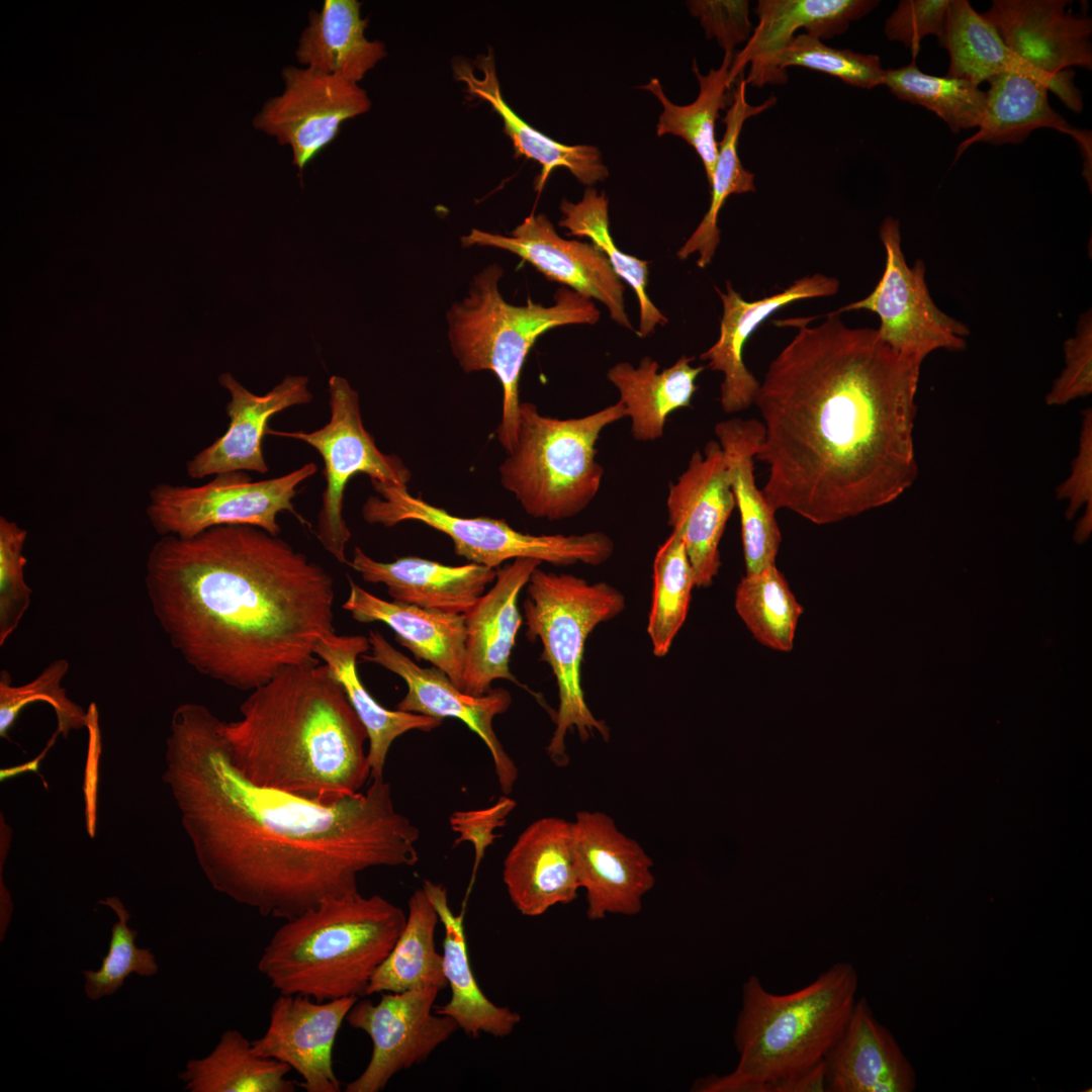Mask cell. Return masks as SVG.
Segmentation results:
<instances>
[{
    "mask_svg": "<svg viewBox=\"0 0 1092 1092\" xmlns=\"http://www.w3.org/2000/svg\"><path fill=\"white\" fill-rule=\"evenodd\" d=\"M221 723L202 704H180L163 772L213 890L288 920L358 893L363 871L418 862L419 830L383 778L332 804L259 787L233 763Z\"/></svg>",
    "mask_w": 1092,
    "mask_h": 1092,
    "instance_id": "obj_1",
    "label": "cell"
},
{
    "mask_svg": "<svg viewBox=\"0 0 1092 1092\" xmlns=\"http://www.w3.org/2000/svg\"><path fill=\"white\" fill-rule=\"evenodd\" d=\"M837 310L798 332L769 363L755 403L764 428L762 492L817 525L888 505L917 478L915 402L923 361Z\"/></svg>",
    "mask_w": 1092,
    "mask_h": 1092,
    "instance_id": "obj_2",
    "label": "cell"
},
{
    "mask_svg": "<svg viewBox=\"0 0 1092 1092\" xmlns=\"http://www.w3.org/2000/svg\"><path fill=\"white\" fill-rule=\"evenodd\" d=\"M153 614L196 672L253 691L287 666L318 660L335 633L331 574L279 536L244 524L163 536L147 558Z\"/></svg>",
    "mask_w": 1092,
    "mask_h": 1092,
    "instance_id": "obj_3",
    "label": "cell"
},
{
    "mask_svg": "<svg viewBox=\"0 0 1092 1092\" xmlns=\"http://www.w3.org/2000/svg\"><path fill=\"white\" fill-rule=\"evenodd\" d=\"M287 666L221 723L235 766L253 784L332 804L370 779L367 731L329 667Z\"/></svg>",
    "mask_w": 1092,
    "mask_h": 1092,
    "instance_id": "obj_4",
    "label": "cell"
},
{
    "mask_svg": "<svg viewBox=\"0 0 1092 1092\" xmlns=\"http://www.w3.org/2000/svg\"><path fill=\"white\" fill-rule=\"evenodd\" d=\"M858 988L848 962H838L807 986L788 993L767 991L755 975L743 983L734 1028L736 1068L709 1075L696 1092H777L778 1083L823 1061L847 1023Z\"/></svg>",
    "mask_w": 1092,
    "mask_h": 1092,
    "instance_id": "obj_5",
    "label": "cell"
},
{
    "mask_svg": "<svg viewBox=\"0 0 1092 1092\" xmlns=\"http://www.w3.org/2000/svg\"><path fill=\"white\" fill-rule=\"evenodd\" d=\"M406 920L380 895L330 898L286 920L259 958V973L279 992L315 1001L366 995Z\"/></svg>",
    "mask_w": 1092,
    "mask_h": 1092,
    "instance_id": "obj_6",
    "label": "cell"
},
{
    "mask_svg": "<svg viewBox=\"0 0 1092 1092\" xmlns=\"http://www.w3.org/2000/svg\"><path fill=\"white\" fill-rule=\"evenodd\" d=\"M503 274L496 263L476 273L467 295L450 306L446 320L450 347L462 370L490 371L500 384L503 404L496 434L508 454L519 427L521 372L537 339L557 327L594 325L600 310L592 299L565 286L557 289L550 306L531 298L524 305L509 303L498 289Z\"/></svg>",
    "mask_w": 1092,
    "mask_h": 1092,
    "instance_id": "obj_7",
    "label": "cell"
},
{
    "mask_svg": "<svg viewBox=\"0 0 1092 1092\" xmlns=\"http://www.w3.org/2000/svg\"><path fill=\"white\" fill-rule=\"evenodd\" d=\"M625 606L624 595L604 581L589 583L572 574L538 567L527 583L523 603L526 635L531 641L540 640V659L551 667L557 684L558 709L547 754L558 766L568 763L565 738L571 729H576L582 741L596 732L605 741L610 738L608 725L593 714L585 702L581 663L593 630L617 617Z\"/></svg>",
    "mask_w": 1092,
    "mask_h": 1092,
    "instance_id": "obj_8",
    "label": "cell"
},
{
    "mask_svg": "<svg viewBox=\"0 0 1092 1092\" xmlns=\"http://www.w3.org/2000/svg\"><path fill=\"white\" fill-rule=\"evenodd\" d=\"M626 418L618 401L580 418L557 419L520 403L515 445L498 467L502 486L536 519L572 518L598 494L604 467L596 444L610 425Z\"/></svg>",
    "mask_w": 1092,
    "mask_h": 1092,
    "instance_id": "obj_9",
    "label": "cell"
},
{
    "mask_svg": "<svg viewBox=\"0 0 1092 1092\" xmlns=\"http://www.w3.org/2000/svg\"><path fill=\"white\" fill-rule=\"evenodd\" d=\"M380 496H370L362 508L371 525L393 527L416 521L448 536L454 552L469 562L496 569L510 559L533 558L556 566L583 563L598 566L614 553V541L603 532L533 535L512 528L503 519L466 518L450 514L419 496L407 486L372 482Z\"/></svg>",
    "mask_w": 1092,
    "mask_h": 1092,
    "instance_id": "obj_10",
    "label": "cell"
},
{
    "mask_svg": "<svg viewBox=\"0 0 1092 1092\" xmlns=\"http://www.w3.org/2000/svg\"><path fill=\"white\" fill-rule=\"evenodd\" d=\"M331 418L312 432L274 431V435L304 442L324 460L326 487L316 519L315 536L326 551L338 562L348 563L346 546L351 531L343 517L344 494L349 480L359 473L371 482L407 486L410 469L393 454H384L362 421L358 392L347 379L333 375L329 379Z\"/></svg>",
    "mask_w": 1092,
    "mask_h": 1092,
    "instance_id": "obj_11",
    "label": "cell"
},
{
    "mask_svg": "<svg viewBox=\"0 0 1092 1092\" xmlns=\"http://www.w3.org/2000/svg\"><path fill=\"white\" fill-rule=\"evenodd\" d=\"M316 471L317 465L308 462L285 475L258 481L246 471H230L198 486L158 483L149 492L147 518L160 537L188 538L233 524L259 527L279 536L278 514L290 512L305 523L292 499L297 486Z\"/></svg>",
    "mask_w": 1092,
    "mask_h": 1092,
    "instance_id": "obj_12",
    "label": "cell"
},
{
    "mask_svg": "<svg viewBox=\"0 0 1092 1092\" xmlns=\"http://www.w3.org/2000/svg\"><path fill=\"white\" fill-rule=\"evenodd\" d=\"M880 238L886 250L880 281L867 297L837 311L866 309L876 313L881 321L877 329L880 338L895 351L921 361L938 349H965L969 328L936 306L926 284L923 261L907 265L899 221L886 217Z\"/></svg>",
    "mask_w": 1092,
    "mask_h": 1092,
    "instance_id": "obj_13",
    "label": "cell"
},
{
    "mask_svg": "<svg viewBox=\"0 0 1092 1092\" xmlns=\"http://www.w3.org/2000/svg\"><path fill=\"white\" fill-rule=\"evenodd\" d=\"M440 990L434 987L385 992L374 1004L357 1000L346 1021L367 1033L372 1055L364 1071L345 1086L346 1092H379L402 1070L425 1062L459 1028L435 1011Z\"/></svg>",
    "mask_w": 1092,
    "mask_h": 1092,
    "instance_id": "obj_14",
    "label": "cell"
},
{
    "mask_svg": "<svg viewBox=\"0 0 1092 1092\" xmlns=\"http://www.w3.org/2000/svg\"><path fill=\"white\" fill-rule=\"evenodd\" d=\"M284 90L268 99L253 125L289 146L299 176L340 132L343 122L367 112L371 101L358 83L295 66L282 71Z\"/></svg>",
    "mask_w": 1092,
    "mask_h": 1092,
    "instance_id": "obj_15",
    "label": "cell"
},
{
    "mask_svg": "<svg viewBox=\"0 0 1092 1092\" xmlns=\"http://www.w3.org/2000/svg\"><path fill=\"white\" fill-rule=\"evenodd\" d=\"M572 848L586 916H634L655 884L653 860L602 811H578L571 821Z\"/></svg>",
    "mask_w": 1092,
    "mask_h": 1092,
    "instance_id": "obj_16",
    "label": "cell"
},
{
    "mask_svg": "<svg viewBox=\"0 0 1092 1092\" xmlns=\"http://www.w3.org/2000/svg\"><path fill=\"white\" fill-rule=\"evenodd\" d=\"M463 248L502 249L529 263L547 280L601 301L611 318L635 332L625 309V285L606 255L593 244L561 238L543 214H531L509 236L473 229L461 237Z\"/></svg>",
    "mask_w": 1092,
    "mask_h": 1092,
    "instance_id": "obj_17",
    "label": "cell"
},
{
    "mask_svg": "<svg viewBox=\"0 0 1092 1092\" xmlns=\"http://www.w3.org/2000/svg\"><path fill=\"white\" fill-rule=\"evenodd\" d=\"M368 641L371 653H364L360 657L397 674L406 684V695L397 703L396 710L440 720L455 718L463 722L488 748L499 788L505 795H509L518 780L519 770L498 740L493 720L509 710L511 694L502 688H491L482 696L467 695L442 670L434 666L424 668L415 663L380 632L371 630Z\"/></svg>",
    "mask_w": 1092,
    "mask_h": 1092,
    "instance_id": "obj_18",
    "label": "cell"
},
{
    "mask_svg": "<svg viewBox=\"0 0 1092 1092\" xmlns=\"http://www.w3.org/2000/svg\"><path fill=\"white\" fill-rule=\"evenodd\" d=\"M735 506L722 449L709 441L669 484L666 499L668 524L685 544L696 586L711 585L718 574L719 544Z\"/></svg>",
    "mask_w": 1092,
    "mask_h": 1092,
    "instance_id": "obj_19",
    "label": "cell"
},
{
    "mask_svg": "<svg viewBox=\"0 0 1092 1092\" xmlns=\"http://www.w3.org/2000/svg\"><path fill=\"white\" fill-rule=\"evenodd\" d=\"M358 999L352 996L320 1002L303 995L280 994L271 1006L265 1033L251 1041L252 1051L295 1070L306 1092H340L333 1049Z\"/></svg>",
    "mask_w": 1092,
    "mask_h": 1092,
    "instance_id": "obj_20",
    "label": "cell"
},
{
    "mask_svg": "<svg viewBox=\"0 0 1092 1092\" xmlns=\"http://www.w3.org/2000/svg\"><path fill=\"white\" fill-rule=\"evenodd\" d=\"M839 281L821 273L795 280L790 286L755 301H746L729 281L726 292L716 288L723 304L720 335L701 360L713 371L722 372L720 403L726 414H734L755 403L760 382L744 365V345L768 316L790 303L807 298L828 297L837 293Z\"/></svg>",
    "mask_w": 1092,
    "mask_h": 1092,
    "instance_id": "obj_21",
    "label": "cell"
},
{
    "mask_svg": "<svg viewBox=\"0 0 1092 1092\" xmlns=\"http://www.w3.org/2000/svg\"><path fill=\"white\" fill-rule=\"evenodd\" d=\"M1066 0H993L981 13L1006 46L1036 70L1055 76L1092 69V20L1066 10Z\"/></svg>",
    "mask_w": 1092,
    "mask_h": 1092,
    "instance_id": "obj_22",
    "label": "cell"
},
{
    "mask_svg": "<svg viewBox=\"0 0 1092 1092\" xmlns=\"http://www.w3.org/2000/svg\"><path fill=\"white\" fill-rule=\"evenodd\" d=\"M218 382L231 395L226 404L230 425L222 436L188 460V476L201 479L230 471L267 473L262 444L268 422L285 408L312 400L308 378L287 375L264 395L252 393L228 372L219 375Z\"/></svg>",
    "mask_w": 1092,
    "mask_h": 1092,
    "instance_id": "obj_23",
    "label": "cell"
},
{
    "mask_svg": "<svg viewBox=\"0 0 1092 1092\" xmlns=\"http://www.w3.org/2000/svg\"><path fill=\"white\" fill-rule=\"evenodd\" d=\"M541 563L533 558H517L496 569L492 587L464 614L465 694L482 696L496 679L518 684L510 669L512 649L523 623L518 599Z\"/></svg>",
    "mask_w": 1092,
    "mask_h": 1092,
    "instance_id": "obj_24",
    "label": "cell"
},
{
    "mask_svg": "<svg viewBox=\"0 0 1092 1092\" xmlns=\"http://www.w3.org/2000/svg\"><path fill=\"white\" fill-rule=\"evenodd\" d=\"M503 881L516 909L528 917L573 902L580 886L571 821L544 817L532 822L509 850Z\"/></svg>",
    "mask_w": 1092,
    "mask_h": 1092,
    "instance_id": "obj_25",
    "label": "cell"
},
{
    "mask_svg": "<svg viewBox=\"0 0 1092 1092\" xmlns=\"http://www.w3.org/2000/svg\"><path fill=\"white\" fill-rule=\"evenodd\" d=\"M823 1062L826 1092H911L916 1087L913 1067L864 997L856 999Z\"/></svg>",
    "mask_w": 1092,
    "mask_h": 1092,
    "instance_id": "obj_26",
    "label": "cell"
},
{
    "mask_svg": "<svg viewBox=\"0 0 1092 1092\" xmlns=\"http://www.w3.org/2000/svg\"><path fill=\"white\" fill-rule=\"evenodd\" d=\"M348 564L366 582L384 584L393 602L448 614L464 615L496 577V569L473 562L453 566L417 556L380 562L360 547Z\"/></svg>",
    "mask_w": 1092,
    "mask_h": 1092,
    "instance_id": "obj_27",
    "label": "cell"
},
{
    "mask_svg": "<svg viewBox=\"0 0 1092 1092\" xmlns=\"http://www.w3.org/2000/svg\"><path fill=\"white\" fill-rule=\"evenodd\" d=\"M878 4L875 0H759L755 8L758 23L744 48L734 56L729 72L731 84L749 64L746 84L762 87L769 61L799 29L821 40L832 38Z\"/></svg>",
    "mask_w": 1092,
    "mask_h": 1092,
    "instance_id": "obj_28",
    "label": "cell"
},
{
    "mask_svg": "<svg viewBox=\"0 0 1092 1092\" xmlns=\"http://www.w3.org/2000/svg\"><path fill=\"white\" fill-rule=\"evenodd\" d=\"M940 47L948 53V77L979 86L1007 72L1020 73L1044 84L1071 110L1083 109L1073 70L1050 76L1028 65L1006 46L996 27L968 0L949 1L945 36Z\"/></svg>",
    "mask_w": 1092,
    "mask_h": 1092,
    "instance_id": "obj_29",
    "label": "cell"
},
{
    "mask_svg": "<svg viewBox=\"0 0 1092 1092\" xmlns=\"http://www.w3.org/2000/svg\"><path fill=\"white\" fill-rule=\"evenodd\" d=\"M350 592L342 608L363 624L387 625L395 640L416 659L426 660L445 672L463 690L465 662V618L416 606L385 601L349 578Z\"/></svg>",
    "mask_w": 1092,
    "mask_h": 1092,
    "instance_id": "obj_30",
    "label": "cell"
},
{
    "mask_svg": "<svg viewBox=\"0 0 1092 1092\" xmlns=\"http://www.w3.org/2000/svg\"><path fill=\"white\" fill-rule=\"evenodd\" d=\"M714 431L740 514L746 574L756 573L776 564L782 541L776 511L757 487L754 476V459L764 428L755 419L732 418L717 423Z\"/></svg>",
    "mask_w": 1092,
    "mask_h": 1092,
    "instance_id": "obj_31",
    "label": "cell"
},
{
    "mask_svg": "<svg viewBox=\"0 0 1092 1092\" xmlns=\"http://www.w3.org/2000/svg\"><path fill=\"white\" fill-rule=\"evenodd\" d=\"M476 67L480 75L475 74L466 62H455V77L465 84L470 95L487 102L502 117L504 132L511 139L516 156H524L541 165V173L535 183L538 192L555 168H566L584 185H593L608 177V168L598 148L559 143L527 123L510 107L502 94L491 52L480 55Z\"/></svg>",
    "mask_w": 1092,
    "mask_h": 1092,
    "instance_id": "obj_32",
    "label": "cell"
},
{
    "mask_svg": "<svg viewBox=\"0 0 1092 1092\" xmlns=\"http://www.w3.org/2000/svg\"><path fill=\"white\" fill-rule=\"evenodd\" d=\"M423 889L444 926L443 970L451 989L449 1001L437 1006L435 1011L452 1018L472 1037L481 1033L508 1036L520 1023L521 1015L509 1007L494 1004L480 989L470 964L463 915H455L451 910L446 888L426 881Z\"/></svg>",
    "mask_w": 1092,
    "mask_h": 1092,
    "instance_id": "obj_33",
    "label": "cell"
},
{
    "mask_svg": "<svg viewBox=\"0 0 1092 1092\" xmlns=\"http://www.w3.org/2000/svg\"><path fill=\"white\" fill-rule=\"evenodd\" d=\"M369 649L368 637L332 633L315 642L313 653L342 686L367 731V756L370 780H373L383 778L387 754L396 738L412 730L432 731L442 724V720L381 706L365 688L357 671V658Z\"/></svg>",
    "mask_w": 1092,
    "mask_h": 1092,
    "instance_id": "obj_34",
    "label": "cell"
},
{
    "mask_svg": "<svg viewBox=\"0 0 1092 1092\" xmlns=\"http://www.w3.org/2000/svg\"><path fill=\"white\" fill-rule=\"evenodd\" d=\"M989 83L982 121L978 130L958 146L956 161L977 143L1019 144L1037 128H1053L1073 136L1090 158L1091 134L1073 127L1053 109L1044 84L1014 72L998 75Z\"/></svg>",
    "mask_w": 1092,
    "mask_h": 1092,
    "instance_id": "obj_35",
    "label": "cell"
},
{
    "mask_svg": "<svg viewBox=\"0 0 1092 1092\" xmlns=\"http://www.w3.org/2000/svg\"><path fill=\"white\" fill-rule=\"evenodd\" d=\"M368 22L357 0H325L309 11L295 57L306 68L359 83L386 56L382 42L366 38Z\"/></svg>",
    "mask_w": 1092,
    "mask_h": 1092,
    "instance_id": "obj_36",
    "label": "cell"
},
{
    "mask_svg": "<svg viewBox=\"0 0 1092 1092\" xmlns=\"http://www.w3.org/2000/svg\"><path fill=\"white\" fill-rule=\"evenodd\" d=\"M694 357L681 356L672 366L659 371V364L646 356L638 367L620 362L607 372V378L619 390L626 418L631 419V433L641 442L655 441L664 434L667 418L678 408L691 405L698 386L696 380L704 366H692Z\"/></svg>",
    "mask_w": 1092,
    "mask_h": 1092,
    "instance_id": "obj_37",
    "label": "cell"
},
{
    "mask_svg": "<svg viewBox=\"0 0 1092 1092\" xmlns=\"http://www.w3.org/2000/svg\"><path fill=\"white\" fill-rule=\"evenodd\" d=\"M746 86L745 78L741 74L736 81L731 102L722 120L725 124V132L719 144L717 161L709 183L711 186L709 209L692 236L677 251V257L681 260L698 252L700 257L697 265L700 268H705L711 263L720 243L718 215L726 199L731 194L754 192L756 189L754 174L745 169L740 161L738 140L744 122L774 106L777 98L769 97L762 104L751 105L746 99Z\"/></svg>",
    "mask_w": 1092,
    "mask_h": 1092,
    "instance_id": "obj_38",
    "label": "cell"
},
{
    "mask_svg": "<svg viewBox=\"0 0 1092 1092\" xmlns=\"http://www.w3.org/2000/svg\"><path fill=\"white\" fill-rule=\"evenodd\" d=\"M291 1068L254 1054L251 1041L236 1029L225 1030L204 1058L192 1059L178 1077L190 1092H294L286 1078Z\"/></svg>",
    "mask_w": 1092,
    "mask_h": 1092,
    "instance_id": "obj_39",
    "label": "cell"
},
{
    "mask_svg": "<svg viewBox=\"0 0 1092 1092\" xmlns=\"http://www.w3.org/2000/svg\"><path fill=\"white\" fill-rule=\"evenodd\" d=\"M439 914L425 890H416L407 902L405 924L388 957L372 976L366 995L448 986L443 956L435 947Z\"/></svg>",
    "mask_w": 1092,
    "mask_h": 1092,
    "instance_id": "obj_40",
    "label": "cell"
},
{
    "mask_svg": "<svg viewBox=\"0 0 1092 1092\" xmlns=\"http://www.w3.org/2000/svg\"><path fill=\"white\" fill-rule=\"evenodd\" d=\"M735 56V55H734ZM734 56L724 55L721 66L702 75L697 62H693V72L699 82V95L688 105H676L665 95L657 78L651 79L642 89L651 92L662 105L656 125L658 136L673 134L685 140L698 154L705 168L710 183L719 152L716 141V120L721 109L726 108L731 98L727 91L731 87L730 67Z\"/></svg>",
    "mask_w": 1092,
    "mask_h": 1092,
    "instance_id": "obj_41",
    "label": "cell"
},
{
    "mask_svg": "<svg viewBox=\"0 0 1092 1092\" xmlns=\"http://www.w3.org/2000/svg\"><path fill=\"white\" fill-rule=\"evenodd\" d=\"M608 198L596 189L587 188L580 201L573 203L563 199L560 204L562 218L559 226L567 229L568 236L585 237L609 259L618 277L636 293L639 302V330L641 338L649 336L657 325H665L667 317L653 304L647 294L648 263L620 251L611 236Z\"/></svg>",
    "mask_w": 1092,
    "mask_h": 1092,
    "instance_id": "obj_42",
    "label": "cell"
},
{
    "mask_svg": "<svg viewBox=\"0 0 1092 1092\" xmlns=\"http://www.w3.org/2000/svg\"><path fill=\"white\" fill-rule=\"evenodd\" d=\"M735 609L760 644L782 652L793 649L804 609L776 564L741 578L735 592Z\"/></svg>",
    "mask_w": 1092,
    "mask_h": 1092,
    "instance_id": "obj_43",
    "label": "cell"
},
{
    "mask_svg": "<svg viewBox=\"0 0 1092 1092\" xmlns=\"http://www.w3.org/2000/svg\"><path fill=\"white\" fill-rule=\"evenodd\" d=\"M898 99L934 112L953 133L978 127L986 108V92L963 79L923 73L915 60L885 71L884 84Z\"/></svg>",
    "mask_w": 1092,
    "mask_h": 1092,
    "instance_id": "obj_44",
    "label": "cell"
},
{
    "mask_svg": "<svg viewBox=\"0 0 1092 1092\" xmlns=\"http://www.w3.org/2000/svg\"><path fill=\"white\" fill-rule=\"evenodd\" d=\"M647 633L654 655L663 657L686 621L692 589L696 586L685 544L673 531L654 556Z\"/></svg>",
    "mask_w": 1092,
    "mask_h": 1092,
    "instance_id": "obj_45",
    "label": "cell"
},
{
    "mask_svg": "<svg viewBox=\"0 0 1092 1092\" xmlns=\"http://www.w3.org/2000/svg\"><path fill=\"white\" fill-rule=\"evenodd\" d=\"M793 66L821 72L864 89L883 85L886 71L876 55L831 48L819 38L799 33L769 61L762 86L785 84L787 68Z\"/></svg>",
    "mask_w": 1092,
    "mask_h": 1092,
    "instance_id": "obj_46",
    "label": "cell"
},
{
    "mask_svg": "<svg viewBox=\"0 0 1092 1092\" xmlns=\"http://www.w3.org/2000/svg\"><path fill=\"white\" fill-rule=\"evenodd\" d=\"M70 668L66 659H57L46 666L32 680L21 685H12L8 670L0 672V736L8 738V731L13 726L21 710L36 701L50 704L57 716V733L67 738L71 731L87 728L88 712L67 696L62 680Z\"/></svg>",
    "mask_w": 1092,
    "mask_h": 1092,
    "instance_id": "obj_47",
    "label": "cell"
},
{
    "mask_svg": "<svg viewBox=\"0 0 1092 1092\" xmlns=\"http://www.w3.org/2000/svg\"><path fill=\"white\" fill-rule=\"evenodd\" d=\"M98 903L110 907L118 919L111 927L108 951L99 970L83 972L85 994L91 1000L114 994L132 973L152 977L159 970L151 949L139 948L135 945L138 931L128 927L130 914L122 902L112 896Z\"/></svg>",
    "mask_w": 1092,
    "mask_h": 1092,
    "instance_id": "obj_48",
    "label": "cell"
},
{
    "mask_svg": "<svg viewBox=\"0 0 1092 1092\" xmlns=\"http://www.w3.org/2000/svg\"><path fill=\"white\" fill-rule=\"evenodd\" d=\"M27 531L0 517V646L18 628L31 602V587L24 578L23 546Z\"/></svg>",
    "mask_w": 1092,
    "mask_h": 1092,
    "instance_id": "obj_49",
    "label": "cell"
},
{
    "mask_svg": "<svg viewBox=\"0 0 1092 1092\" xmlns=\"http://www.w3.org/2000/svg\"><path fill=\"white\" fill-rule=\"evenodd\" d=\"M950 0H902L886 19L884 32L889 40L902 42L915 60L921 40L936 36L939 46L944 39L947 10Z\"/></svg>",
    "mask_w": 1092,
    "mask_h": 1092,
    "instance_id": "obj_50",
    "label": "cell"
},
{
    "mask_svg": "<svg viewBox=\"0 0 1092 1092\" xmlns=\"http://www.w3.org/2000/svg\"><path fill=\"white\" fill-rule=\"evenodd\" d=\"M1066 366L1046 394L1049 405H1063L1092 391L1091 312L1081 315L1074 338L1066 341Z\"/></svg>",
    "mask_w": 1092,
    "mask_h": 1092,
    "instance_id": "obj_51",
    "label": "cell"
},
{
    "mask_svg": "<svg viewBox=\"0 0 1092 1092\" xmlns=\"http://www.w3.org/2000/svg\"><path fill=\"white\" fill-rule=\"evenodd\" d=\"M1058 497L1068 502L1067 517L1085 508L1077 524L1076 540L1088 538L1092 525V412H1084L1077 456L1073 460L1071 474L1057 489Z\"/></svg>",
    "mask_w": 1092,
    "mask_h": 1092,
    "instance_id": "obj_52",
    "label": "cell"
},
{
    "mask_svg": "<svg viewBox=\"0 0 1092 1092\" xmlns=\"http://www.w3.org/2000/svg\"><path fill=\"white\" fill-rule=\"evenodd\" d=\"M516 805L517 802L514 799L505 795L487 808L456 811L451 815L449 819L451 828L459 835L454 841L455 845L467 841L472 844L474 849L469 891L474 883L477 869L486 848L498 836L495 830L505 826L507 817L515 809Z\"/></svg>",
    "mask_w": 1092,
    "mask_h": 1092,
    "instance_id": "obj_53",
    "label": "cell"
},
{
    "mask_svg": "<svg viewBox=\"0 0 1092 1092\" xmlns=\"http://www.w3.org/2000/svg\"><path fill=\"white\" fill-rule=\"evenodd\" d=\"M688 6L700 17L707 37H715L725 55L734 56L735 47L749 39L748 1H690Z\"/></svg>",
    "mask_w": 1092,
    "mask_h": 1092,
    "instance_id": "obj_54",
    "label": "cell"
}]
</instances>
